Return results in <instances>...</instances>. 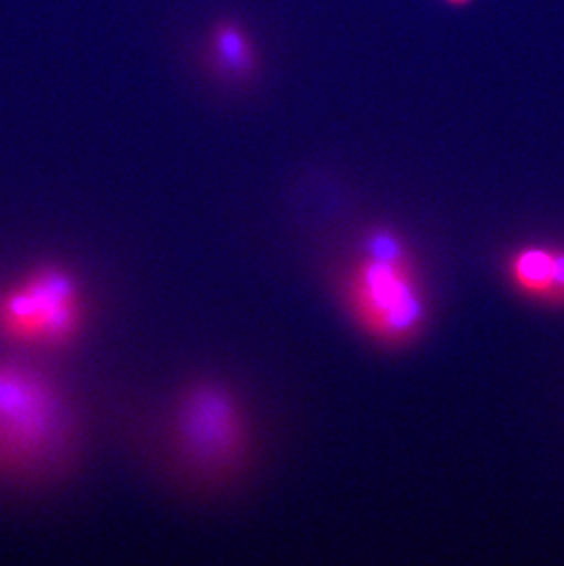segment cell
Returning <instances> with one entry per match:
<instances>
[{
  "instance_id": "obj_2",
  "label": "cell",
  "mask_w": 564,
  "mask_h": 566,
  "mask_svg": "<svg viewBox=\"0 0 564 566\" xmlns=\"http://www.w3.org/2000/svg\"><path fill=\"white\" fill-rule=\"evenodd\" d=\"M70 437L63 396L27 364L0 361V471L33 473L61 459Z\"/></svg>"
},
{
  "instance_id": "obj_8",
  "label": "cell",
  "mask_w": 564,
  "mask_h": 566,
  "mask_svg": "<svg viewBox=\"0 0 564 566\" xmlns=\"http://www.w3.org/2000/svg\"><path fill=\"white\" fill-rule=\"evenodd\" d=\"M446 2H449L451 6H466L471 2V0H446Z\"/></svg>"
},
{
  "instance_id": "obj_6",
  "label": "cell",
  "mask_w": 564,
  "mask_h": 566,
  "mask_svg": "<svg viewBox=\"0 0 564 566\" xmlns=\"http://www.w3.org/2000/svg\"><path fill=\"white\" fill-rule=\"evenodd\" d=\"M510 277L519 292L533 300L549 301L554 283V250L521 248L510 259Z\"/></svg>"
},
{
  "instance_id": "obj_7",
  "label": "cell",
  "mask_w": 564,
  "mask_h": 566,
  "mask_svg": "<svg viewBox=\"0 0 564 566\" xmlns=\"http://www.w3.org/2000/svg\"><path fill=\"white\" fill-rule=\"evenodd\" d=\"M549 303L564 305V250H554V283Z\"/></svg>"
},
{
  "instance_id": "obj_5",
  "label": "cell",
  "mask_w": 564,
  "mask_h": 566,
  "mask_svg": "<svg viewBox=\"0 0 564 566\" xmlns=\"http://www.w3.org/2000/svg\"><path fill=\"white\" fill-rule=\"evenodd\" d=\"M206 55L211 72L228 83H250L261 70L255 41L242 22L228 17L209 28Z\"/></svg>"
},
{
  "instance_id": "obj_4",
  "label": "cell",
  "mask_w": 564,
  "mask_h": 566,
  "mask_svg": "<svg viewBox=\"0 0 564 566\" xmlns=\"http://www.w3.org/2000/svg\"><path fill=\"white\" fill-rule=\"evenodd\" d=\"M178 434L181 449L197 464L233 462L244 446L239 403L219 385H197L181 398Z\"/></svg>"
},
{
  "instance_id": "obj_3",
  "label": "cell",
  "mask_w": 564,
  "mask_h": 566,
  "mask_svg": "<svg viewBox=\"0 0 564 566\" xmlns=\"http://www.w3.org/2000/svg\"><path fill=\"white\" fill-rule=\"evenodd\" d=\"M81 323L80 284L63 266H38L0 292V336L21 347H63Z\"/></svg>"
},
{
  "instance_id": "obj_1",
  "label": "cell",
  "mask_w": 564,
  "mask_h": 566,
  "mask_svg": "<svg viewBox=\"0 0 564 566\" xmlns=\"http://www.w3.org/2000/svg\"><path fill=\"white\" fill-rule=\"evenodd\" d=\"M346 301L363 331L387 345L412 339L426 323V300L404 244L374 231L346 281Z\"/></svg>"
}]
</instances>
